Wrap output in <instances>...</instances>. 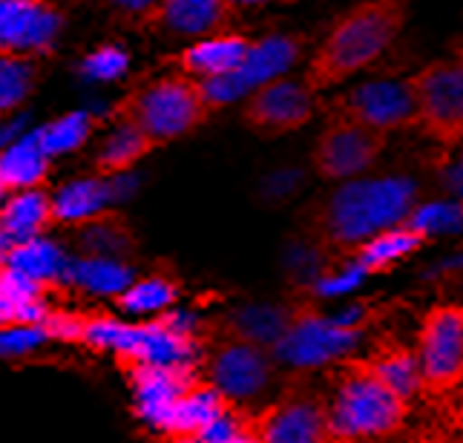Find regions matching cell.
Returning <instances> with one entry per match:
<instances>
[{
    "label": "cell",
    "instance_id": "cell-1",
    "mask_svg": "<svg viewBox=\"0 0 463 443\" xmlns=\"http://www.w3.org/2000/svg\"><path fill=\"white\" fill-rule=\"evenodd\" d=\"M409 0H360L345 9L326 32L306 70L311 92L331 90L372 63L401 38L409 24Z\"/></svg>",
    "mask_w": 463,
    "mask_h": 443
},
{
    "label": "cell",
    "instance_id": "cell-2",
    "mask_svg": "<svg viewBox=\"0 0 463 443\" xmlns=\"http://www.w3.org/2000/svg\"><path fill=\"white\" fill-rule=\"evenodd\" d=\"M418 187L406 176L345 179L308 211L311 231L334 248H357L374 233L401 225L414 211Z\"/></svg>",
    "mask_w": 463,
    "mask_h": 443
},
{
    "label": "cell",
    "instance_id": "cell-3",
    "mask_svg": "<svg viewBox=\"0 0 463 443\" xmlns=\"http://www.w3.org/2000/svg\"><path fill=\"white\" fill-rule=\"evenodd\" d=\"M328 432L340 440H369L394 432L403 423L406 401L383 383L372 366H354L326 409Z\"/></svg>",
    "mask_w": 463,
    "mask_h": 443
},
{
    "label": "cell",
    "instance_id": "cell-4",
    "mask_svg": "<svg viewBox=\"0 0 463 443\" xmlns=\"http://www.w3.org/2000/svg\"><path fill=\"white\" fill-rule=\"evenodd\" d=\"M414 101V133L449 156L463 145V63L429 61L406 78Z\"/></svg>",
    "mask_w": 463,
    "mask_h": 443
},
{
    "label": "cell",
    "instance_id": "cell-5",
    "mask_svg": "<svg viewBox=\"0 0 463 443\" xmlns=\"http://www.w3.org/2000/svg\"><path fill=\"white\" fill-rule=\"evenodd\" d=\"M81 340L101 352H116L141 366H194L199 357L196 337H187L165 325L162 320L127 325L109 316L84 320Z\"/></svg>",
    "mask_w": 463,
    "mask_h": 443
},
{
    "label": "cell",
    "instance_id": "cell-6",
    "mask_svg": "<svg viewBox=\"0 0 463 443\" xmlns=\"http://www.w3.org/2000/svg\"><path fill=\"white\" fill-rule=\"evenodd\" d=\"M207 113L211 107L196 81H190L187 75H167L136 92L124 104L121 116L133 118L153 138V145H162L190 133L207 118Z\"/></svg>",
    "mask_w": 463,
    "mask_h": 443
},
{
    "label": "cell",
    "instance_id": "cell-7",
    "mask_svg": "<svg viewBox=\"0 0 463 443\" xmlns=\"http://www.w3.org/2000/svg\"><path fill=\"white\" fill-rule=\"evenodd\" d=\"M360 343V328L340 325L334 316L294 314L279 343L270 348L282 366L323 369L328 363L348 357Z\"/></svg>",
    "mask_w": 463,
    "mask_h": 443
},
{
    "label": "cell",
    "instance_id": "cell-8",
    "mask_svg": "<svg viewBox=\"0 0 463 443\" xmlns=\"http://www.w3.org/2000/svg\"><path fill=\"white\" fill-rule=\"evenodd\" d=\"M386 145L389 136L377 130H369V127L345 118H328L311 150V165L317 176L326 182L357 179L383 156Z\"/></svg>",
    "mask_w": 463,
    "mask_h": 443
},
{
    "label": "cell",
    "instance_id": "cell-9",
    "mask_svg": "<svg viewBox=\"0 0 463 443\" xmlns=\"http://www.w3.org/2000/svg\"><path fill=\"white\" fill-rule=\"evenodd\" d=\"M297 55H299V41L288 35H270V38L250 43L245 61L239 63L236 70L216 75V78H204L199 84L207 107L211 109L225 107L236 99H242V95L253 92L257 87L274 81L285 70L294 67Z\"/></svg>",
    "mask_w": 463,
    "mask_h": 443
},
{
    "label": "cell",
    "instance_id": "cell-10",
    "mask_svg": "<svg viewBox=\"0 0 463 443\" xmlns=\"http://www.w3.org/2000/svg\"><path fill=\"white\" fill-rule=\"evenodd\" d=\"M328 118H345L383 136L414 130V101L406 81H365L328 104Z\"/></svg>",
    "mask_w": 463,
    "mask_h": 443
},
{
    "label": "cell",
    "instance_id": "cell-11",
    "mask_svg": "<svg viewBox=\"0 0 463 443\" xmlns=\"http://www.w3.org/2000/svg\"><path fill=\"white\" fill-rule=\"evenodd\" d=\"M314 92L306 81H291V78H274L253 92H248L242 107V121L253 133L262 136H285L306 127L314 118Z\"/></svg>",
    "mask_w": 463,
    "mask_h": 443
},
{
    "label": "cell",
    "instance_id": "cell-12",
    "mask_svg": "<svg viewBox=\"0 0 463 443\" xmlns=\"http://www.w3.org/2000/svg\"><path fill=\"white\" fill-rule=\"evenodd\" d=\"M418 360L423 380L432 386H452L463 377V308L438 306L423 316Z\"/></svg>",
    "mask_w": 463,
    "mask_h": 443
},
{
    "label": "cell",
    "instance_id": "cell-13",
    "mask_svg": "<svg viewBox=\"0 0 463 443\" xmlns=\"http://www.w3.org/2000/svg\"><path fill=\"white\" fill-rule=\"evenodd\" d=\"M270 383V357L248 340L222 343L211 357V386L225 401H250Z\"/></svg>",
    "mask_w": 463,
    "mask_h": 443
},
{
    "label": "cell",
    "instance_id": "cell-14",
    "mask_svg": "<svg viewBox=\"0 0 463 443\" xmlns=\"http://www.w3.org/2000/svg\"><path fill=\"white\" fill-rule=\"evenodd\" d=\"M61 32V12L46 0H0V52H46Z\"/></svg>",
    "mask_w": 463,
    "mask_h": 443
},
{
    "label": "cell",
    "instance_id": "cell-15",
    "mask_svg": "<svg viewBox=\"0 0 463 443\" xmlns=\"http://www.w3.org/2000/svg\"><path fill=\"white\" fill-rule=\"evenodd\" d=\"M130 386L136 415L150 429L165 432L175 401L196 386V374L194 366H141V363H133Z\"/></svg>",
    "mask_w": 463,
    "mask_h": 443
},
{
    "label": "cell",
    "instance_id": "cell-16",
    "mask_svg": "<svg viewBox=\"0 0 463 443\" xmlns=\"http://www.w3.org/2000/svg\"><path fill=\"white\" fill-rule=\"evenodd\" d=\"M260 443H326L328 415L314 398H294L279 403L260 426Z\"/></svg>",
    "mask_w": 463,
    "mask_h": 443
},
{
    "label": "cell",
    "instance_id": "cell-17",
    "mask_svg": "<svg viewBox=\"0 0 463 443\" xmlns=\"http://www.w3.org/2000/svg\"><path fill=\"white\" fill-rule=\"evenodd\" d=\"M426 240H429L426 233L411 228L409 222H401V225H392L386 231L374 233L372 240H365L363 245H357L354 262L365 274L386 271V268L403 262L406 257H411V253H418L426 245Z\"/></svg>",
    "mask_w": 463,
    "mask_h": 443
},
{
    "label": "cell",
    "instance_id": "cell-18",
    "mask_svg": "<svg viewBox=\"0 0 463 443\" xmlns=\"http://www.w3.org/2000/svg\"><path fill=\"white\" fill-rule=\"evenodd\" d=\"M231 9V0H162L150 18L179 35H207L228 21Z\"/></svg>",
    "mask_w": 463,
    "mask_h": 443
},
{
    "label": "cell",
    "instance_id": "cell-19",
    "mask_svg": "<svg viewBox=\"0 0 463 443\" xmlns=\"http://www.w3.org/2000/svg\"><path fill=\"white\" fill-rule=\"evenodd\" d=\"M250 43L253 41H248L242 35H213L207 41H199L179 55L182 70L187 75H202V78L225 75L245 61Z\"/></svg>",
    "mask_w": 463,
    "mask_h": 443
},
{
    "label": "cell",
    "instance_id": "cell-20",
    "mask_svg": "<svg viewBox=\"0 0 463 443\" xmlns=\"http://www.w3.org/2000/svg\"><path fill=\"white\" fill-rule=\"evenodd\" d=\"M133 268L121 259L109 257H81L70 259L67 274H63V285H75V288L99 294V297H118L124 288H130L133 282Z\"/></svg>",
    "mask_w": 463,
    "mask_h": 443
},
{
    "label": "cell",
    "instance_id": "cell-21",
    "mask_svg": "<svg viewBox=\"0 0 463 443\" xmlns=\"http://www.w3.org/2000/svg\"><path fill=\"white\" fill-rule=\"evenodd\" d=\"M50 170V156L43 153L38 133L21 136L6 150H0V182L6 190H29L43 182Z\"/></svg>",
    "mask_w": 463,
    "mask_h": 443
},
{
    "label": "cell",
    "instance_id": "cell-22",
    "mask_svg": "<svg viewBox=\"0 0 463 443\" xmlns=\"http://www.w3.org/2000/svg\"><path fill=\"white\" fill-rule=\"evenodd\" d=\"M50 219H52V199L35 187L21 190L18 196H12L0 208V228H4L12 245L41 236L43 225Z\"/></svg>",
    "mask_w": 463,
    "mask_h": 443
},
{
    "label": "cell",
    "instance_id": "cell-23",
    "mask_svg": "<svg viewBox=\"0 0 463 443\" xmlns=\"http://www.w3.org/2000/svg\"><path fill=\"white\" fill-rule=\"evenodd\" d=\"M67 265H70L67 253H63L55 242L41 240V236L12 245L9 253H6V268H12V271H18V274H24L29 279H35L41 285L63 282Z\"/></svg>",
    "mask_w": 463,
    "mask_h": 443
},
{
    "label": "cell",
    "instance_id": "cell-24",
    "mask_svg": "<svg viewBox=\"0 0 463 443\" xmlns=\"http://www.w3.org/2000/svg\"><path fill=\"white\" fill-rule=\"evenodd\" d=\"M228 409V401L213 386H194L175 401L165 432L175 438H196L207 423Z\"/></svg>",
    "mask_w": 463,
    "mask_h": 443
},
{
    "label": "cell",
    "instance_id": "cell-25",
    "mask_svg": "<svg viewBox=\"0 0 463 443\" xmlns=\"http://www.w3.org/2000/svg\"><path fill=\"white\" fill-rule=\"evenodd\" d=\"M153 147H156L153 138L133 118L121 116V124L104 138L99 158H95V167H99L101 176H118V173H127Z\"/></svg>",
    "mask_w": 463,
    "mask_h": 443
},
{
    "label": "cell",
    "instance_id": "cell-26",
    "mask_svg": "<svg viewBox=\"0 0 463 443\" xmlns=\"http://www.w3.org/2000/svg\"><path fill=\"white\" fill-rule=\"evenodd\" d=\"M113 202V190H109V179H84L61 187L52 196V219L55 222H87L107 211V204Z\"/></svg>",
    "mask_w": 463,
    "mask_h": 443
},
{
    "label": "cell",
    "instance_id": "cell-27",
    "mask_svg": "<svg viewBox=\"0 0 463 443\" xmlns=\"http://www.w3.org/2000/svg\"><path fill=\"white\" fill-rule=\"evenodd\" d=\"M291 311L282 306H245L231 316V328L239 340L260 348H274L291 323Z\"/></svg>",
    "mask_w": 463,
    "mask_h": 443
},
{
    "label": "cell",
    "instance_id": "cell-28",
    "mask_svg": "<svg viewBox=\"0 0 463 443\" xmlns=\"http://www.w3.org/2000/svg\"><path fill=\"white\" fill-rule=\"evenodd\" d=\"M78 245L87 250V257H109L118 259L133 250V233L113 213H99L84 222L78 233Z\"/></svg>",
    "mask_w": 463,
    "mask_h": 443
},
{
    "label": "cell",
    "instance_id": "cell-29",
    "mask_svg": "<svg viewBox=\"0 0 463 443\" xmlns=\"http://www.w3.org/2000/svg\"><path fill=\"white\" fill-rule=\"evenodd\" d=\"M372 372L386 383L401 401H411L414 394L423 389V369L418 354L406 352V348H389L372 363Z\"/></svg>",
    "mask_w": 463,
    "mask_h": 443
},
{
    "label": "cell",
    "instance_id": "cell-30",
    "mask_svg": "<svg viewBox=\"0 0 463 443\" xmlns=\"http://www.w3.org/2000/svg\"><path fill=\"white\" fill-rule=\"evenodd\" d=\"M175 297H179V285L167 277H147V279H133L130 288L118 294V308L124 314H158L167 311Z\"/></svg>",
    "mask_w": 463,
    "mask_h": 443
},
{
    "label": "cell",
    "instance_id": "cell-31",
    "mask_svg": "<svg viewBox=\"0 0 463 443\" xmlns=\"http://www.w3.org/2000/svg\"><path fill=\"white\" fill-rule=\"evenodd\" d=\"M32 84H35V67L26 55L0 52V116L18 107Z\"/></svg>",
    "mask_w": 463,
    "mask_h": 443
},
{
    "label": "cell",
    "instance_id": "cell-32",
    "mask_svg": "<svg viewBox=\"0 0 463 443\" xmlns=\"http://www.w3.org/2000/svg\"><path fill=\"white\" fill-rule=\"evenodd\" d=\"M90 130H92V118L87 113H70V116L52 121V124L41 127V130H35V133H38L43 153L52 158V156L81 147L90 136Z\"/></svg>",
    "mask_w": 463,
    "mask_h": 443
},
{
    "label": "cell",
    "instance_id": "cell-33",
    "mask_svg": "<svg viewBox=\"0 0 463 443\" xmlns=\"http://www.w3.org/2000/svg\"><path fill=\"white\" fill-rule=\"evenodd\" d=\"M46 340H50V335H46L43 325H4L0 328V357H24L41 348Z\"/></svg>",
    "mask_w": 463,
    "mask_h": 443
},
{
    "label": "cell",
    "instance_id": "cell-34",
    "mask_svg": "<svg viewBox=\"0 0 463 443\" xmlns=\"http://www.w3.org/2000/svg\"><path fill=\"white\" fill-rule=\"evenodd\" d=\"M406 222L411 228H418L420 233L432 236L438 231H455L463 222V208H452V204H429V208L411 211Z\"/></svg>",
    "mask_w": 463,
    "mask_h": 443
},
{
    "label": "cell",
    "instance_id": "cell-35",
    "mask_svg": "<svg viewBox=\"0 0 463 443\" xmlns=\"http://www.w3.org/2000/svg\"><path fill=\"white\" fill-rule=\"evenodd\" d=\"M127 63H130L127 52L116 50V46H104V50L92 52L84 61L81 72L90 78V81H116V78H121L127 72Z\"/></svg>",
    "mask_w": 463,
    "mask_h": 443
},
{
    "label": "cell",
    "instance_id": "cell-36",
    "mask_svg": "<svg viewBox=\"0 0 463 443\" xmlns=\"http://www.w3.org/2000/svg\"><path fill=\"white\" fill-rule=\"evenodd\" d=\"M365 277V271L357 265V262H351L345 265L343 271H334V274H326V277H317L314 279V291L319 297H337V294H348V291H354L360 279Z\"/></svg>",
    "mask_w": 463,
    "mask_h": 443
},
{
    "label": "cell",
    "instance_id": "cell-37",
    "mask_svg": "<svg viewBox=\"0 0 463 443\" xmlns=\"http://www.w3.org/2000/svg\"><path fill=\"white\" fill-rule=\"evenodd\" d=\"M245 429V423L239 415H233L231 409H225L222 415H216L211 423L204 426V429L196 435L199 443H228L236 432H242Z\"/></svg>",
    "mask_w": 463,
    "mask_h": 443
},
{
    "label": "cell",
    "instance_id": "cell-38",
    "mask_svg": "<svg viewBox=\"0 0 463 443\" xmlns=\"http://www.w3.org/2000/svg\"><path fill=\"white\" fill-rule=\"evenodd\" d=\"M43 328L46 335L52 340H81L84 335V320L75 314H55L50 311V316L43 320Z\"/></svg>",
    "mask_w": 463,
    "mask_h": 443
},
{
    "label": "cell",
    "instance_id": "cell-39",
    "mask_svg": "<svg viewBox=\"0 0 463 443\" xmlns=\"http://www.w3.org/2000/svg\"><path fill=\"white\" fill-rule=\"evenodd\" d=\"M162 323L170 325L173 331H179V335L196 337V325H199V320H196L194 314H187V311H165Z\"/></svg>",
    "mask_w": 463,
    "mask_h": 443
},
{
    "label": "cell",
    "instance_id": "cell-40",
    "mask_svg": "<svg viewBox=\"0 0 463 443\" xmlns=\"http://www.w3.org/2000/svg\"><path fill=\"white\" fill-rule=\"evenodd\" d=\"M24 127H26L24 118H4L0 121V150H6L12 141H18Z\"/></svg>",
    "mask_w": 463,
    "mask_h": 443
},
{
    "label": "cell",
    "instance_id": "cell-41",
    "mask_svg": "<svg viewBox=\"0 0 463 443\" xmlns=\"http://www.w3.org/2000/svg\"><path fill=\"white\" fill-rule=\"evenodd\" d=\"M116 4L130 14H153L162 0H116Z\"/></svg>",
    "mask_w": 463,
    "mask_h": 443
},
{
    "label": "cell",
    "instance_id": "cell-42",
    "mask_svg": "<svg viewBox=\"0 0 463 443\" xmlns=\"http://www.w3.org/2000/svg\"><path fill=\"white\" fill-rule=\"evenodd\" d=\"M14 323H18V316H14V306H12V299L6 297L4 285H0V328L14 325Z\"/></svg>",
    "mask_w": 463,
    "mask_h": 443
},
{
    "label": "cell",
    "instance_id": "cell-43",
    "mask_svg": "<svg viewBox=\"0 0 463 443\" xmlns=\"http://www.w3.org/2000/svg\"><path fill=\"white\" fill-rule=\"evenodd\" d=\"M228 443H260V435L250 432V429H242V432H236Z\"/></svg>",
    "mask_w": 463,
    "mask_h": 443
},
{
    "label": "cell",
    "instance_id": "cell-44",
    "mask_svg": "<svg viewBox=\"0 0 463 443\" xmlns=\"http://www.w3.org/2000/svg\"><path fill=\"white\" fill-rule=\"evenodd\" d=\"M12 242H9V236L4 233V228H0V268L6 265V253H9Z\"/></svg>",
    "mask_w": 463,
    "mask_h": 443
},
{
    "label": "cell",
    "instance_id": "cell-45",
    "mask_svg": "<svg viewBox=\"0 0 463 443\" xmlns=\"http://www.w3.org/2000/svg\"><path fill=\"white\" fill-rule=\"evenodd\" d=\"M452 50H455V61H460V63H463V35L452 43Z\"/></svg>",
    "mask_w": 463,
    "mask_h": 443
},
{
    "label": "cell",
    "instance_id": "cell-46",
    "mask_svg": "<svg viewBox=\"0 0 463 443\" xmlns=\"http://www.w3.org/2000/svg\"><path fill=\"white\" fill-rule=\"evenodd\" d=\"M233 6H257V4H270V0H231Z\"/></svg>",
    "mask_w": 463,
    "mask_h": 443
},
{
    "label": "cell",
    "instance_id": "cell-47",
    "mask_svg": "<svg viewBox=\"0 0 463 443\" xmlns=\"http://www.w3.org/2000/svg\"><path fill=\"white\" fill-rule=\"evenodd\" d=\"M173 443H199L196 438H175Z\"/></svg>",
    "mask_w": 463,
    "mask_h": 443
},
{
    "label": "cell",
    "instance_id": "cell-48",
    "mask_svg": "<svg viewBox=\"0 0 463 443\" xmlns=\"http://www.w3.org/2000/svg\"><path fill=\"white\" fill-rule=\"evenodd\" d=\"M4 193H6V187H4V182H0V202H4Z\"/></svg>",
    "mask_w": 463,
    "mask_h": 443
},
{
    "label": "cell",
    "instance_id": "cell-49",
    "mask_svg": "<svg viewBox=\"0 0 463 443\" xmlns=\"http://www.w3.org/2000/svg\"><path fill=\"white\" fill-rule=\"evenodd\" d=\"M460 262H463V259H460Z\"/></svg>",
    "mask_w": 463,
    "mask_h": 443
}]
</instances>
